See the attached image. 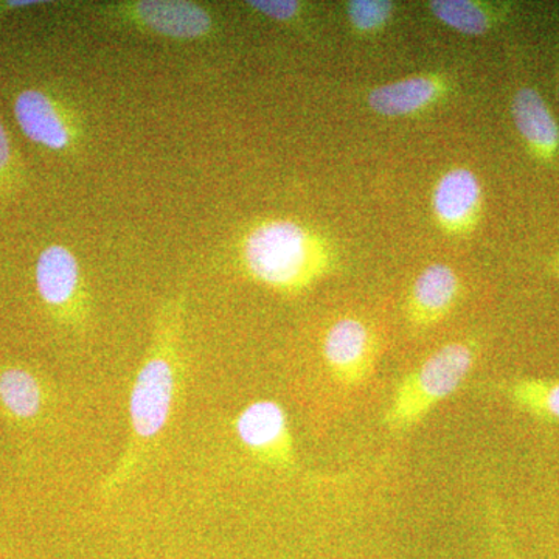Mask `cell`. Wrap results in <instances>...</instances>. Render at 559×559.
Listing matches in <instances>:
<instances>
[{
    "mask_svg": "<svg viewBox=\"0 0 559 559\" xmlns=\"http://www.w3.org/2000/svg\"><path fill=\"white\" fill-rule=\"evenodd\" d=\"M433 218L450 237H466L476 230L484 210V189L479 176L468 167L444 171L433 186Z\"/></svg>",
    "mask_w": 559,
    "mask_h": 559,
    "instance_id": "9c48e42d",
    "label": "cell"
},
{
    "mask_svg": "<svg viewBox=\"0 0 559 559\" xmlns=\"http://www.w3.org/2000/svg\"><path fill=\"white\" fill-rule=\"evenodd\" d=\"M506 395L533 417L559 423V380H516L507 385Z\"/></svg>",
    "mask_w": 559,
    "mask_h": 559,
    "instance_id": "9a60e30c",
    "label": "cell"
},
{
    "mask_svg": "<svg viewBox=\"0 0 559 559\" xmlns=\"http://www.w3.org/2000/svg\"><path fill=\"white\" fill-rule=\"evenodd\" d=\"M450 92L451 81L441 73H417L373 87L367 94V106L378 116L403 119L433 108Z\"/></svg>",
    "mask_w": 559,
    "mask_h": 559,
    "instance_id": "8fae6325",
    "label": "cell"
},
{
    "mask_svg": "<svg viewBox=\"0 0 559 559\" xmlns=\"http://www.w3.org/2000/svg\"><path fill=\"white\" fill-rule=\"evenodd\" d=\"M322 353L334 380L345 388H358L373 373L380 340L366 320L345 316L326 330Z\"/></svg>",
    "mask_w": 559,
    "mask_h": 559,
    "instance_id": "ba28073f",
    "label": "cell"
},
{
    "mask_svg": "<svg viewBox=\"0 0 559 559\" xmlns=\"http://www.w3.org/2000/svg\"><path fill=\"white\" fill-rule=\"evenodd\" d=\"M492 533H495L496 543L499 544L500 550H502L503 559H518L514 557L513 550H511L509 538L506 535V528H503L502 522H500L499 514L492 513L491 516Z\"/></svg>",
    "mask_w": 559,
    "mask_h": 559,
    "instance_id": "d6986e66",
    "label": "cell"
},
{
    "mask_svg": "<svg viewBox=\"0 0 559 559\" xmlns=\"http://www.w3.org/2000/svg\"><path fill=\"white\" fill-rule=\"evenodd\" d=\"M395 9V3L389 0H349L345 3L349 27L362 36L385 31L393 20Z\"/></svg>",
    "mask_w": 559,
    "mask_h": 559,
    "instance_id": "2e32d148",
    "label": "cell"
},
{
    "mask_svg": "<svg viewBox=\"0 0 559 559\" xmlns=\"http://www.w3.org/2000/svg\"><path fill=\"white\" fill-rule=\"evenodd\" d=\"M246 5L259 13L266 20L278 22V24H290L304 16L305 7L296 0H249Z\"/></svg>",
    "mask_w": 559,
    "mask_h": 559,
    "instance_id": "e0dca14e",
    "label": "cell"
},
{
    "mask_svg": "<svg viewBox=\"0 0 559 559\" xmlns=\"http://www.w3.org/2000/svg\"><path fill=\"white\" fill-rule=\"evenodd\" d=\"M47 407V389L38 374L24 366L0 367V409L21 426L35 425Z\"/></svg>",
    "mask_w": 559,
    "mask_h": 559,
    "instance_id": "4fadbf2b",
    "label": "cell"
},
{
    "mask_svg": "<svg viewBox=\"0 0 559 559\" xmlns=\"http://www.w3.org/2000/svg\"><path fill=\"white\" fill-rule=\"evenodd\" d=\"M463 296V282L454 267L432 263L419 272L406 300V318L415 329H430L448 318Z\"/></svg>",
    "mask_w": 559,
    "mask_h": 559,
    "instance_id": "30bf717a",
    "label": "cell"
},
{
    "mask_svg": "<svg viewBox=\"0 0 559 559\" xmlns=\"http://www.w3.org/2000/svg\"><path fill=\"white\" fill-rule=\"evenodd\" d=\"M39 299L53 318L76 323L86 318L87 294L75 253L64 245L47 246L35 266Z\"/></svg>",
    "mask_w": 559,
    "mask_h": 559,
    "instance_id": "8992f818",
    "label": "cell"
},
{
    "mask_svg": "<svg viewBox=\"0 0 559 559\" xmlns=\"http://www.w3.org/2000/svg\"><path fill=\"white\" fill-rule=\"evenodd\" d=\"M103 16L127 22L140 32L176 40L209 38L215 31L212 10L183 0H138L102 7Z\"/></svg>",
    "mask_w": 559,
    "mask_h": 559,
    "instance_id": "277c9868",
    "label": "cell"
},
{
    "mask_svg": "<svg viewBox=\"0 0 559 559\" xmlns=\"http://www.w3.org/2000/svg\"><path fill=\"white\" fill-rule=\"evenodd\" d=\"M235 433L241 447L263 465L278 469L296 465L288 414L277 401L248 404L235 418Z\"/></svg>",
    "mask_w": 559,
    "mask_h": 559,
    "instance_id": "52a82bcc",
    "label": "cell"
},
{
    "mask_svg": "<svg viewBox=\"0 0 559 559\" xmlns=\"http://www.w3.org/2000/svg\"><path fill=\"white\" fill-rule=\"evenodd\" d=\"M551 270H554L555 275L559 278V257L554 261V264H551Z\"/></svg>",
    "mask_w": 559,
    "mask_h": 559,
    "instance_id": "44dd1931",
    "label": "cell"
},
{
    "mask_svg": "<svg viewBox=\"0 0 559 559\" xmlns=\"http://www.w3.org/2000/svg\"><path fill=\"white\" fill-rule=\"evenodd\" d=\"M428 9L444 27L468 36L487 35L503 17L498 7L477 0H432Z\"/></svg>",
    "mask_w": 559,
    "mask_h": 559,
    "instance_id": "5bb4252c",
    "label": "cell"
},
{
    "mask_svg": "<svg viewBox=\"0 0 559 559\" xmlns=\"http://www.w3.org/2000/svg\"><path fill=\"white\" fill-rule=\"evenodd\" d=\"M514 124L528 150L539 160L550 162L559 153V127L554 114L533 87H521L511 103Z\"/></svg>",
    "mask_w": 559,
    "mask_h": 559,
    "instance_id": "7c38bea8",
    "label": "cell"
},
{
    "mask_svg": "<svg viewBox=\"0 0 559 559\" xmlns=\"http://www.w3.org/2000/svg\"><path fill=\"white\" fill-rule=\"evenodd\" d=\"M240 253L250 278L285 294L311 288L337 263L336 248L325 235L290 218H267L250 227Z\"/></svg>",
    "mask_w": 559,
    "mask_h": 559,
    "instance_id": "7a4b0ae2",
    "label": "cell"
},
{
    "mask_svg": "<svg viewBox=\"0 0 559 559\" xmlns=\"http://www.w3.org/2000/svg\"><path fill=\"white\" fill-rule=\"evenodd\" d=\"M17 178V162L13 143L2 121H0V191L11 189Z\"/></svg>",
    "mask_w": 559,
    "mask_h": 559,
    "instance_id": "ac0fdd59",
    "label": "cell"
},
{
    "mask_svg": "<svg viewBox=\"0 0 559 559\" xmlns=\"http://www.w3.org/2000/svg\"><path fill=\"white\" fill-rule=\"evenodd\" d=\"M479 348L474 341H454L433 352L400 382L385 412L393 432L418 425L441 401L450 399L476 366Z\"/></svg>",
    "mask_w": 559,
    "mask_h": 559,
    "instance_id": "3957f363",
    "label": "cell"
},
{
    "mask_svg": "<svg viewBox=\"0 0 559 559\" xmlns=\"http://www.w3.org/2000/svg\"><path fill=\"white\" fill-rule=\"evenodd\" d=\"M182 297L162 308L148 353L135 373L130 393V439L112 473L102 485L103 498L109 499L132 477L138 476L175 411L183 382Z\"/></svg>",
    "mask_w": 559,
    "mask_h": 559,
    "instance_id": "6da1fadb",
    "label": "cell"
},
{
    "mask_svg": "<svg viewBox=\"0 0 559 559\" xmlns=\"http://www.w3.org/2000/svg\"><path fill=\"white\" fill-rule=\"evenodd\" d=\"M44 5L38 0H0V17L13 13V11L32 9V7Z\"/></svg>",
    "mask_w": 559,
    "mask_h": 559,
    "instance_id": "ffe728a7",
    "label": "cell"
},
{
    "mask_svg": "<svg viewBox=\"0 0 559 559\" xmlns=\"http://www.w3.org/2000/svg\"><path fill=\"white\" fill-rule=\"evenodd\" d=\"M13 112L22 134L51 153H73L81 139V124L72 108L57 95L36 90L21 91Z\"/></svg>",
    "mask_w": 559,
    "mask_h": 559,
    "instance_id": "5b68a950",
    "label": "cell"
}]
</instances>
